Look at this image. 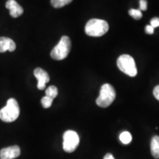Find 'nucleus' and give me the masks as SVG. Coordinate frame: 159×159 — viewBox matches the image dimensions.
Segmentation results:
<instances>
[{
  "mask_svg": "<svg viewBox=\"0 0 159 159\" xmlns=\"http://www.w3.org/2000/svg\"><path fill=\"white\" fill-rule=\"evenodd\" d=\"M20 108L19 103L14 98H10L7 104L0 110V119L5 122H12L19 116Z\"/></svg>",
  "mask_w": 159,
  "mask_h": 159,
  "instance_id": "1",
  "label": "nucleus"
},
{
  "mask_svg": "<svg viewBox=\"0 0 159 159\" xmlns=\"http://www.w3.org/2000/svg\"><path fill=\"white\" fill-rule=\"evenodd\" d=\"M109 30L107 21L102 19H93L89 20L85 27V32L89 36L100 37L104 35Z\"/></svg>",
  "mask_w": 159,
  "mask_h": 159,
  "instance_id": "2",
  "label": "nucleus"
},
{
  "mask_svg": "<svg viewBox=\"0 0 159 159\" xmlns=\"http://www.w3.org/2000/svg\"><path fill=\"white\" fill-rule=\"evenodd\" d=\"M71 47V42L69 37L63 35L61 37L59 43L51 51V57L56 61L65 59L70 52Z\"/></svg>",
  "mask_w": 159,
  "mask_h": 159,
  "instance_id": "3",
  "label": "nucleus"
},
{
  "mask_svg": "<svg viewBox=\"0 0 159 159\" xmlns=\"http://www.w3.org/2000/svg\"><path fill=\"white\" fill-rule=\"evenodd\" d=\"M116 98V91L112 85L105 83L101 86L99 96L97 97L96 103L101 108H107L110 106Z\"/></svg>",
  "mask_w": 159,
  "mask_h": 159,
  "instance_id": "4",
  "label": "nucleus"
},
{
  "mask_svg": "<svg viewBox=\"0 0 159 159\" xmlns=\"http://www.w3.org/2000/svg\"><path fill=\"white\" fill-rule=\"evenodd\" d=\"M117 66L119 70L130 77L136 76L138 71L134 57L129 55H122L117 59Z\"/></svg>",
  "mask_w": 159,
  "mask_h": 159,
  "instance_id": "5",
  "label": "nucleus"
},
{
  "mask_svg": "<svg viewBox=\"0 0 159 159\" xmlns=\"http://www.w3.org/2000/svg\"><path fill=\"white\" fill-rule=\"evenodd\" d=\"M63 148L65 152H73L78 147L80 137L74 130L66 131L63 136Z\"/></svg>",
  "mask_w": 159,
  "mask_h": 159,
  "instance_id": "6",
  "label": "nucleus"
},
{
  "mask_svg": "<svg viewBox=\"0 0 159 159\" xmlns=\"http://www.w3.org/2000/svg\"><path fill=\"white\" fill-rule=\"evenodd\" d=\"M34 75L38 80L37 87L39 90H43L46 88V84L49 82V76L47 71L41 68H36L34 70Z\"/></svg>",
  "mask_w": 159,
  "mask_h": 159,
  "instance_id": "7",
  "label": "nucleus"
},
{
  "mask_svg": "<svg viewBox=\"0 0 159 159\" xmlns=\"http://www.w3.org/2000/svg\"><path fill=\"white\" fill-rule=\"evenodd\" d=\"M21 154V150L17 145L11 146L0 150V159H14Z\"/></svg>",
  "mask_w": 159,
  "mask_h": 159,
  "instance_id": "8",
  "label": "nucleus"
},
{
  "mask_svg": "<svg viewBox=\"0 0 159 159\" xmlns=\"http://www.w3.org/2000/svg\"><path fill=\"white\" fill-rule=\"evenodd\" d=\"M6 8L9 10L10 15L13 18H18L21 16L24 13V9L16 0H7L5 4Z\"/></svg>",
  "mask_w": 159,
  "mask_h": 159,
  "instance_id": "9",
  "label": "nucleus"
},
{
  "mask_svg": "<svg viewBox=\"0 0 159 159\" xmlns=\"http://www.w3.org/2000/svg\"><path fill=\"white\" fill-rule=\"evenodd\" d=\"M16 48V45L13 40L7 37L0 38V52L6 51L13 52Z\"/></svg>",
  "mask_w": 159,
  "mask_h": 159,
  "instance_id": "10",
  "label": "nucleus"
},
{
  "mask_svg": "<svg viewBox=\"0 0 159 159\" xmlns=\"http://www.w3.org/2000/svg\"><path fill=\"white\" fill-rule=\"evenodd\" d=\"M150 150L152 156L155 158H159V136L152 137L150 144Z\"/></svg>",
  "mask_w": 159,
  "mask_h": 159,
  "instance_id": "11",
  "label": "nucleus"
},
{
  "mask_svg": "<svg viewBox=\"0 0 159 159\" xmlns=\"http://www.w3.org/2000/svg\"><path fill=\"white\" fill-rule=\"evenodd\" d=\"M72 0H51V5L55 8H61L70 4Z\"/></svg>",
  "mask_w": 159,
  "mask_h": 159,
  "instance_id": "12",
  "label": "nucleus"
},
{
  "mask_svg": "<svg viewBox=\"0 0 159 159\" xmlns=\"http://www.w3.org/2000/svg\"><path fill=\"white\" fill-rule=\"evenodd\" d=\"M46 96L50 97V98L54 99L55 97L58 94V90H57V87L55 85H50L46 90Z\"/></svg>",
  "mask_w": 159,
  "mask_h": 159,
  "instance_id": "13",
  "label": "nucleus"
},
{
  "mask_svg": "<svg viewBox=\"0 0 159 159\" xmlns=\"http://www.w3.org/2000/svg\"><path fill=\"white\" fill-rule=\"evenodd\" d=\"M119 140L124 144H130L132 141V136L128 131H125L119 135Z\"/></svg>",
  "mask_w": 159,
  "mask_h": 159,
  "instance_id": "14",
  "label": "nucleus"
},
{
  "mask_svg": "<svg viewBox=\"0 0 159 159\" xmlns=\"http://www.w3.org/2000/svg\"><path fill=\"white\" fill-rule=\"evenodd\" d=\"M129 14L136 20H139L142 18V13L139 9H130L129 11Z\"/></svg>",
  "mask_w": 159,
  "mask_h": 159,
  "instance_id": "15",
  "label": "nucleus"
},
{
  "mask_svg": "<svg viewBox=\"0 0 159 159\" xmlns=\"http://www.w3.org/2000/svg\"><path fill=\"white\" fill-rule=\"evenodd\" d=\"M52 102H53V99H52L50 97H47V96L43 97L41 100V105H42V106L44 108H50L52 104Z\"/></svg>",
  "mask_w": 159,
  "mask_h": 159,
  "instance_id": "16",
  "label": "nucleus"
},
{
  "mask_svg": "<svg viewBox=\"0 0 159 159\" xmlns=\"http://www.w3.org/2000/svg\"><path fill=\"white\" fill-rule=\"evenodd\" d=\"M148 9V1L147 0H140L139 1V10L141 11H145Z\"/></svg>",
  "mask_w": 159,
  "mask_h": 159,
  "instance_id": "17",
  "label": "nucleus"
},
{
  "mask_svg": "<svg viewBox=\"0 0 159 159\" xmlns=\"http://www.w3.org/2000/svg\"><path fill=\"white\" fill-rule=\"evenodd\" d=\"M150 25L155 29L156 27H159V18L158 17H154L151 19L150 21Z\"/></svg>",
  "mask_w": 159,
  "mask_h": 159,
  "instance_id": "18",
  "label": "nucleus"
},
{
  "mask_svg": "<svg viewBox=\"0 0 159 159\" xmlns=\"http://www.w3.org/2000/svg\"><path fill=\"white\" fill-rule=\"evenodd\" d=\"M145 32H146L147 34L152 35L154 33V28L151 25H147L145 27Z\"/></svg>",
  "mask_w": 159,
  "mask_h": 159,
  "instance_id": "19",
  "label": "nucleus"
},
{
  "mask_svg": "<svg viewBox=\"0 0 159 159\" xmlns=\"http://www.w3.org/2000/svg\"><path fill=\"white\" fill-rule=\"evenodd\" d=\"M153 95L156 97V99L159 101V85L156 86L153 89Z\"/></svg>",
  "mask_w": 159,
  "mask_h": 159,
  "instance_id": "20",
  "label": "nucleus"
},
{
  "mask_svg": "<svg viewBox=\"0 0 159 159\" xmlns=\"http://www.w3.org/2000/svg\"><path fill=\"white\" fill-rule=\"evenodd\" d=\"M103 159H115V158L111 153H107L104 156V158H103Z\"/></svg>",
  "mask_w": 159,
  "mask_h": 159,
  "instance_id": "21",
  "label": "nucleus"
}]
</instances>
